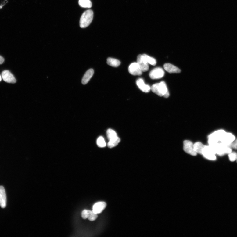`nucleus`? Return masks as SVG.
Masks as SVG:
<instances>
[{"instance_id":"f257e3e1","label":"nucleus","mask_w":237,"mask_h":237,"mask_svg":"<svg viewBox=\"0 0 237 237\" xmlns=\"http://www.w3.org/2000/svg\"><path fill=\"white\" fill-rule=\"evenodd\" d=\"M153 92L160 97L167 98L169 96V93L167 86L164 81L153 85L151 87Z\"/></svg>"},{"instance_id":"f03ea898","label":"nucleus","mask_w":237,"mask_h":237,"mask_svg":"<svg viewBox=\"0 0 237 237\" xmlns=\"http://www.w3.org/2000/svg\"><path fill=\"white\" fill-rule=\"evenodd\" d=\"M94 13L91 10H87L82 15L80 20V26L81 28L88 27L92 22L93 19Z\"/></svg>"},{"instance_id":"7ed1b4c3","label":"nucleus","mask_w":237,"mask_h":237,"mask_svg":"<svg viewBox=\"0 0 237 237\" xmlns=\"http://www.w3.org/2000/svg\"><path fill=\"white\" fill-rule=\"evenodd\" d=\"M225 132L224 130H220L210 134L208 137L209 145H213L220 142V140Z\"/></svg>"},{"instance_id":"20e7f679","label":"nucleus","mask_w":237,"mask_h":237,"mask_svg":"<svg viewBox=\"0 0 237 237\" xmlns=\"http://www.w3.org/2000/svg\"><path fill=\"white\" fill-rule=\"evenodd\" d=\"M216 154L214 149L210 145H205L203 148L202 155L206 159L210 160H216Z\"/></svg>"},{"instance_id":"39448f33","label":"nucleus","mask_w":237,"mask_h":237,"mask_svg":"<svg viewBox=\"0 0 237 237\" xmlns=\"http://www.w3.org/2000/svg\"><path fill=\"white\" fill-rule=\"evenodd\" d=\"M183 149L184 151L189 155L193 156L197 155L194 151V144L190 141L186 140L184 141Z\"/></svg>"},{"instance_id":"423d86ee","label":"nucleus","mask_w":237,"mask_h":237,"mask_svg":"<svg viewBox=\"0 0 237 237\" xmlns=\"http://www.w3.org/2000/svg\"><path fill=\"white\" fill-rule=\"evenodd\" d=\"M137 63L142 72H147L149 69L148 63L143 55H139L137 57Z\"/></svg>"},{"instance_id":"0eeeda50","label":"nucleus","mask_w":237,"mask_h":237,"mask_svg":"<svg viewBox=\"0 0 237 237\" xmlns=\"http://www.w3.org/2000/svg\"><path fill=\"white\" fill-rule=\"evenodd\" d=\"M164 70L161 68H156L153 70L149 74L150 77L153 80L163 77L164 75Z\"/></svg>"},{"instance_id":"6e6552de","label":"nucleus","mask_w":237,"mask_h":237,"mask_svg":"<svg viewBox=\"0 0 237 237\" xmlns=\"http://www.w3.org/2000/svg\"><path fill=\"white\" fill-rule=\"evenodd\" d=\"M128 71L134 76H141L143 72L137 62L133 63L130 65L128 68Z\"/></svg>"},{"instance_id":"1a4fd4ad","label":"nucleus","mask_w":237,"mask_h":237,"mask_svg":"<svg viewBox=\"0 0 237 237\" xmlns=\"http://www.w3.org/2000/svg\"><path fill=\"white\" fill-rule=\"evenodd\" d=\"M2 75L3 81L6 82L15 84L16 82L14 76L8 70H4L2 73Z\"/></svg>"},{"instance_id":"9d476101","label":"nucleus","mask_w":237,"mask_h":237,"mask_svg":"<svg viewBox=\"0 0 237 237\" xmlns=\"http://www.w3.org/2000/svg\"><path fill=\"white\" fill-rule=\"evenodd\" d=\"M235 139V136L231 133L225 132L220 140V142L229 145L233 142Z\"/></svg>"},{"instance_id":"9b49d317","label":"nucleus","mask_w":237,"mask_h":237,"mask_svg":"<svg viewBox=\"0 0 237 237\" xmlns=\"http://www.w3.org/2000/svg\"><path fill=\"white\" fill-rule=\"evenodd\" d=\"M106 206V203L104 202H99L95 203L93 206V211L97 214H100Z\"/></svg>"},{"instance_id":"f8f14e48","label":"nucleus","mask_w":237,"mask_h":237,"mask_svg":"<svg viewBox=\"0 0 237 237\" xmlns=\"http://www.w3.org/2000/svg\"><path fill=\"white\" fill-rule=\"evenodd\" d=\"M136 84L140 90L145 93H148L151 90V87L145 84L142 78H139L136 81Z\"/></svg>"},{"instance_id":"ddd939ff","label":"nucleus","mask_w":237,"mask_h":237,"mask_svg":"<svg viewBox=\"0 0 237 237\" xmlns=\"http://www.w3.org/2000/svg\"><path fill=\"white\" fill-rule=\"evenodd\" d=\"M7 199L4 187L0 186V206L2 208L6 207Z\"/></svg>"},{"instance_id":"4468645a","label":"nucleus","mask_w":237,"mask_h":237,"mask_svg":"<svg viewBox=\"0 0 237 237\" xmlns=\"http://www.w3.org/2000/svg\"><path fill=\"white\" fill-rule=\"evenodd\" d=\"M94 74V70L92 69L88 70L85 73L82 80V83L83 84L85 85L90 81Z\"/></svg>"},{"instance_id":"2eb2a0df","label":"nucleus","mask_w":237,"mask_h":237,"mask_svg":"<svg viewBox=\"0 0 237 237\" xmlns=\"http://www.w3.org/2000/svg\"><path fill=\"white\" fill-rule=\"evenodd\" d=\"M164 67L166 71L170 73H180L181 72V70L171 64L169 63L165 64L164 65Z\"/></svg>"},{"instance_id":"dca6fc26","label":"nucleus","mask_w":237,"mask_h":237,"mask_svg":"<svg viewBox=\"0 0 237 237\" xmlns=\"http://www.w3.org/2000/svg\"><path fill=\"white\" fill-rule=\"evenodd\" d=\"M205 145L200 142H197L194 144V151L197 154L202 155V152Z\"/></svg>"},{"instance_id":"f3484780","label":"nucleus","mask_w":237,"mask_h":237,"mask_svg":"<svg viewBox=\"0 0 237 237\" xmlns=\"http://www.w3.org/2000/svg\"><path fill=\"white\" fill-rule=\"evenodd\" d=\"M107 64L113 67H117L120 65V62L117 59L110 57L107 59Z\"/></svg>"},{"instance_id":"a211bd4d","label":"nucleus","mask_w":237,"mask_h":237,"mask_svg":"<svg viewBox=\"0 0 237 237\" xmlns=\"http://www.w3.org/2000/svg\"><path fill=\"white\" fill-rule=\"evenodd\" d=\"M120 141V139L118 136L110 140L109 142L108 143V146L110 148H113L118 145Z\"/></svg>"},{"instance_id":"6ab92c4d","label":"nucleus","mask_w":237,"mask_h":237,"mask_svg":"<svg viewBox=\"0 0 237 237\" xmlns=\"http://www.w3.org/2000/svg\"><path fill=\"white\" fill-rule=\"evenodd\" d=\"M79 5L83 8H90L92 6V3L90 0H79Z\"/></svg>"},{"instance_id":"aec40b11","label":"nucleus","mask_w":237,"mask_h":237,"mask_svg":"<svg viewBox=\"0 0 237 237\" xmlns=\"http://www.w3.org/2000/svg\"><path fill=\"white\" fill-rule=\"evenodd\" d=\"M143 56L148 64L153 66H155L156 65V61L154 58L149 56L146 54H143Z\"/></svg>"},{"instance_id":"412c9836","label":"nucleus","mask_w":237,"mask_h":237,"mask_svg":"<svg viewBox=\"0 0 237 237\" xmlns=\"http://www.w3.org/2000/svg\"><path fill=\"white\" fill-rule=\"evenodd\" d=\"M106 134L108 139L110 140L118 136L116 132L111 129H109L107 131Z\"/></svg>"},{"instance_id":"4be33fe9","label":"nucleus","mask_w":237,"mask_h":237,"mask_svg":"<svg viewBox=\"0 0 237 237\" xmlns=\"http://www.w3.org/2000/svg\"><path fill=\"white\" fill-rule=\"evenodd\" d=\"M97 143L98 146L99 147H105L106 145V144L105 139L102 136H100L97 139Z\"/></svg>"},{"instance_id":"5701e85b","label":"nucleus","mask_w":237,"mask_h":237,"mask_svg":"<svg viewBox=\"0 0 237 237\" xmlns=\"http://www.w3.org/2000/svg\"><path fill=\"white\" fill-rule=\"evenodd\" d=\"M97 214L93 210L90 211V214L88 218L90 221H94L96 220L98 217Z\"/></svg>"},{"instance_id":"b1692460","label":"nucleus","mask_w":237,"mask_h":237,"mask_svg":"<svg viewBox=\"0 0 237 237\" xmlns=\"http://www.w3.org/2000/svg\"><path fill=\"white\" fill-rule=\"evenodd\" d=\"M230 160L232 162L236 160L237 159V153L235 152H231L228 154Z\"/></svg>"},{"instance_id":"393cba45","label":"nucleus","mask_w":237,"mask_h":237,"mask_svg":"<svg viewBox=\"0 0 237 237\" xmlns=\"http://www.w3.org/2000/svg\"><path fill=\"white\" fill-rule=\"evenodd\" d=\"M90 211L89 210H83L81 213V217L83 219H86L88 218L89 217Z\"/></svg>"},{"instance_id":"a878e982","label":"nucleus","mask_w":237,"mask_h":237,"mask_svg":"<svg viewBox=\"0 0 237 237\" xmlns=\"http://www.w3.org/2000/svg\"><path fill=\"white\" fill-rule=\"evenodd\" d=\"M8 1L7 0H5L0 5V10L2 9L4 6H5L6 4L8 3Z\"/></svg>"},{"instance_id":"bb28decb","label":"nucleus","mask_w":237,"mask_h":237,"mask_svg":"<svg viewBox=\"0 0 237 237\" xmlns=\"http://www.w3.org/2000/svg\"><path fill=\"white\" fill-rule=\"evenodd\" d=\"M232 147L235 149H237V139L234 142L232 143Z\"/></svg>"},{"instance_id":"cd10ccee","label":"nucleus","mask_w":237,"mask_h":237,"mask_svg":"<svg viewBox=\"0 0 237 237\" xmlns=\"http://www.w3.org/2000/svg\"><path fill=\"white\" fill-rule=\"evenodd\" d=\"M4 61H5V59H4V58L0 56V64H3Z\"/></svg>"},{"instance_id":"c85d7f7f","label":"nucleus","mask_w":237,"mask_h":237,"mask_svg":"<svg viewBox=\"0 0 237 237\" xmlns=\"http://www.w3.org/2000/svg\"><path fill=\"white\" fill-rule=\"evenodd\" d=\"M2 81V77L1 75H0V81Z\"/></svg>"},{"instance_id":"c756f323","label":"nucleus","mask_w":237,"mask_h":237,"mask_svg":"<svg viewBox=\"0 0 237 237\" xmlns=\"http://www.w3.org/2000/svg\"></svg>"}]
</instances>
